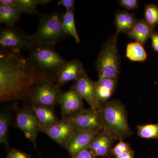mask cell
I'll return each mask as SVG.
<instances>
[{
  "mask_svg": "<svg viewBox=\"0 0 158 158\" xmlns=\"http://www.w3.org/2000/svg\"><path fill=\"white\" fill-rule=\"evenodd\" d=\"M83 99L73 88L62 92L59 100L63 118L84 109Z\"/></svg>",
  "mask_w": 158,
  "mask_h": 158,
  "instance_id": "13",
  "label": "cell"
},
{
  "mask_svg": "<svg viewBox=\"0 0 158 158\" xmlns=\"http://www.w3.org/2000/svg\"><path fill=\"white\" fill-rule=\"evenodd\" d=\"M100 131L76 130L65 148L71 156L84 150L89 149L91 141Z\"/></svg>",
  "mask_w": 158,
  "mask_h": 158,
  "instance_id": "12",
  "label": "cell"
},
{
  "mask_svg": "<svg viewBox=\"0 0 158 158\" xmlns=\"http://www.w3.org/2000/svg\"><path fill=\"white\" fill-rule=\"evenodd\" d=\"M76 130L74 126L70 121L62 119L51 126L41 128L40 131L57 144L65 148Z\"/></svg>",
  "mask_w": 158,
  "mask_h": 158,
  "instance_id": "11",
  "label": "cell"
},
{
  "mask_svg": "<svg viewBox=\"0 0 158 158\" xmlns=\"http://www.w3.org/2000/svg\"><path fill=\"white\" fill-rule=\"evenodd\" d=\"M131 150V146L128 143L121 140L111 149V152L113 155L116 156L123 153Z\"/></svg>",
  "mask_w": 158,
  "mask_h": 158,
  "instance_id": "27",
  "label": "cell"
},
{
  "mask_svg": "<svg viewBox=\"0 0 158 158\" xmlns=\"http://www.w3.org/2000/svg\"><path fill=\"white\" fill-rule=\"evenodd\" d=\"M59 87L52 79H42L35 85L28 100L32 105L53 107L59 103L62 93Z\"/></svg>",
  "mask_w": 158,
  "mask_h": 158,
  "instance_id": "6",
  "label": "cell"
},
{
  "mask_svg": "<svg viewBox=\"0 0 158 158\" xmlns=\"http://www.w3.org/2000/svg\"><path fill=\"white\" fill-rule=\"evenodd\" d=\"M144 20L153 28L158 25V5L154 4L145 5L144 7Z\"/></svg>",
  "mask_w": 158,
  "mask_h": 158,
  "instance_id": "26",
  "label": "cell"
},
{
  "mask_svg": "<svg viewBox=\"0 0 158 158\" xmlns=\"http://www.w3.org/2000/svg\"><path fill=\"white\" fill-rule=\"evenodd\" d=\"M29 51V58L37 69L56 83L57 75L67 61L52 47L34 45Z\"/></svg>",
  "mask_w": 158,
  "mask_h": 158,
  "instance_id": "4",
  "label": "cell"
},
{
  "mask_svg": "<svg viewBox=\"0 0 158 158\" xmlns=\"http://www.w3.org/2000/svg\"><path fill=\"white\" fill-rule=\"evenodd\" d=\"M17 4V0H1L0 6H14Z\"/></svg>",
  "mask_w": 158,
  "mask_h": 158,
  "instance_id": "33",
  "label": "cell"
},
{
  "mask_svg": "<svg viewBox=\"0 0 158 158\" xmlns=\"http://www.w3.org/2000/svg\"><path fill=\"white\" fill-rule=\"evenodd\" d=\"M4 50L0 55V101L28 100L39 81L52 78L40 72L20 52Z\"/></svg>",
  "mask_w": 158,
  "mask_h": 158,
  "instance_id": "1",
  "label": "cell"
},
{
  "mask_svg": "<svg viewBox=\"0 0 158 158\" xmlns=\"http://www.w3.org/2000/svg\"><path fill=\"white\" fill-rule=\"evenodd\" d=\"M73 0H60L57 3V6H62L66 9V11H71L74 9Z\"/></svg>",
  "mask_w": 158,
  "mask_h": 158,
  "instance_id": "30",
  "label": "cell"
},
{
  "mask_svg": "<svg viewBox=\"0 0 158 158\" xmlns=\"http://www.w3.org/2000/svg\"><path fill=\"white\" fill-rule=\"evenodd\" d=\"M63 119L70 121L76 130L99 131L102 129L100 111H94L90 108L80 110Z\"/></svg>",
  "mask_w": 158,
  "mask_h": 158,
  "instance_id": "8",
  "label": "cell"
},
{
  "mask_svg": "<svg viewBox=\"0 0 158 158\" xmlns=\"http://www.w3.org/2000/svg\"><path fill=\"white\" fill-rule=\"evenodd\" d=\"M102 130L114 141H121L132 133L123 105L117 99L110 100L102 106Z\"/></svg>",
  "mask_w": 158,
  "mask_h": 158,
  "instance_id": "2",
  "label": "cell"
},
{
  "mask_svg": "<svg viewBox=\"0 0 158 158\" xmlns=\"http://www.w3.org/2000/svg\"><path fill=\"white\" fill-rule=\"evenodd\" d=\"M6 158H31V156L26 152L16 149H11Z\"/></svg>",
  "mask_w": 158,
  "mask_h": 158,
  "instance_id": "29",
  "label": "cell"
},
{
  "mask_svg": "<svg viewBox=\"0 0 158 158\" xmlns=\"http://www.w3.org/2000/svg\"><path fill=\"white\" fill-rule=\"evenodd\" d=\"M122 7L128 10H134L139 7V2L138 0H120L118 2Z\"/></svg>",
  "mask_w": 158,
  "mask_h": 158,
  "instance_id": "28",
  "label": "cell"
},
{
  "mask_svg": "<svg viewBox=\"0 0 158 158\" xmlns=\"http://www.w3.org/2000/svg\"><path fill=\"white\" fill-rule=\"evenodd\" d=\"M22 13L20 8L17 5L0 6V23L4 24L6 27H15Z\"/></svg>",
  "mask_w": 158,
  "mask_h": 158,
  "instance_id": "20",
  "label": "cell"
},
{
  "mask_svg": "<svg viewBox=\"0 0 158 158\" xmlns=\"http://www.w3.org/2000/svg\"><path fill=\"white\" fill-rule=\"evenodd\" d=\"M62 15L59 11L42 15L37 31L29 36L32 46L54 47L57 43L68 37L63 30Z\"/></svg>",
  "mask_w": 158,
  "mask_h": 158,
  "instance_id": "3",
  "label": "cell"
},
{
  "mask_svg": "<svg viewBox=\"0 0 158 158\" xmlns=\"http://www.w3.org/2000/svg\"><path fill=\"white\" fill-rule=\"evenodd\" d=\"M11 123V117L6 113H1L0 115V143L5 145L8 143V133Z\"/></svg>",
  "mask_w": 158,
  "mask_h": 158,
  "instance_id": "25",
  "label": "cell"
},
{
  "mask_svg": "<svg viewBox=\"0 0 158 158\" xmlns=\"http://www.w3.org/2000/svg\"><path fill=\"white\" fill-rule=\"evenodd\" d=\"M126 56L132 62H144L147 59V54L143 45L135 41L127 45Z\"/></svg>",
  "mask_w": 158,
  "mask_h": 158,
  "instance_id": "21",
  "label": "cell"
},
{
  "mask_svg": "<svg viewBox=\"0 0 158 158\" xmlns=\"http://www.w3.org/2000/svg\"><path fill=\"white\" fill-rule=\"evenodd\" d=\"M154 28L151 27L144 19L137 20L135 25L127 33L129 37L144 45L154 32Z\"/></svg>",
  "mask_w": 158,
  "mask_h": 158,
  "instance_id": "16",
  "label": "cell"
},
{
  "mask_svg": "<svg viewBox=\"0 0 158 158\" xmlns=\"http://www.w3.org/2000/svg\"><path fill=\"white\" fill-rule=\"evenodd\" d=\"M31 110L39 122L40 129L51 126L60 120L56 116L53 107L34 105Z\"/></svg>",
  "mask_w": 158,
  "mask_h": 158,
  "instance_id": "18",
  "label": "cell"
},
{
  "mask_svg": "<svg viewBox=\"0 0 158 158\" xmlns=\"http://www.w3.org/2000/svg\"><path fill=\"white\" fill-rule=\"evenodd\" d=\"M117 80L99 78L95 82L97 96L102 105L110 101L116 90Z\"/></svg>",
  "mask_w": 158,
  "mask_h": 158,
  "instance_id": "17",
  "label": "cell"
},
{
  "mask_svg": "<svg viewBox=\"0 0 158 158\" xmlns=\"http://www.w3.org/2000/svg\"><path fill=\"white\" fill-rule=\"evenodd\" d=\"M72 88L87 102L90 109L94 111H101L102 105L99 102L97 96L95 82L89 77L85 70L74 81Z\"/></svg>",
  "mask_w": 158,
  "mask_h": 158,
  "instance_id": "9",
  "label": "cell"
},
{
  "mask_svg": "<svg viewBox=\"0 0 158 158\" xmlns=\"http://www.w3.org/2000/svg\"><path fill=\"white\" fill-rule=\"evenodd\" d=\"M116 158H134L132 150L123 153L119 155L116 156Z\"/></svg>",
  "mask_w": 158,
  "mask_h": 158,
  "instance_id": "34",
  "label": "cell"
},
{
  "mask_svg": "<svg viewBox=\"0 0 158 158\" xmlns=\"http://www.w3.org/2000/svg\"><path fill=\"white\" fill-rule=\"evenodd\" d=\"M135 15L126 11H117L115 17L116 34L121 32L127 34L131 29L137 22Z\"/></svg>",
  "mask_w": 158,
  "mask_h": 158,
  "instance_id": "19",
  "label": "cell"
},
{
  "mask_svg": "<svg viewBox=\"0 0 158 158\" xmlns=\"http://www.w3.org/2000/svg\"><path fill=\"white\" fill-rule=\"evenodd\" d=\"M114 140L102 130L100 131L91 141L89 150L95 157L104 156L111 150Z\"/></svg>",
  "mask_w": 158,
  "mask_h": 158,
  "instance_id": "15",
  "label": "cell"
},
{
  "mask_svg": "<svg viewBox=\"0 0 158 158\" xmlns=\"http://www.w3.org/2000/svg\"><path fill=\"white\" fill-rule=\"evenodd\" d=\"M137 134L139 137L146 139H158V123L139 125Z\"/></svg>",
  "mask_w": 158,
  "mask_h": 158,
  "instance_id": "24",
  "label": "cell"
},
{
  "mask_svg": "<svg viewBox=\"0 0 158 158\" xmlns=\"http://www.w3.org/2000/svg\"><path fill=\"white\" fill-rule=\"evenodd\" d=\"M62 26L63 30L68 36L73 37L76 42L78 43L81 41L77 31L74 19L73 10L66 11L62 15Z\"/></svg>",
  "mask_w": 158,
  "mask_h": 158,
  "instance_id": "22",
  "label": "cell"
},
{
  "mask_svg": "<svg viewBox=\"0 0 158 158\" xmlns=\"http://www.w3.org/2000/svg\"><path fill=\"white\" fill-rule=\"evenodd\" d=\"M84 70L82 62L78 59L67 62L57 75L56 84L60 87L71 81H75Z\"/></svg>",
  "mask_w": 158,
  "mask_h": 158,
  "instance_id": "14",
  "label": "cell"
},
{
  "mask_svg": "<svg viewBox=\"0 0 158 158\" xmlns=\"http://www.w3.org/2000/svg\"><path fill=\"white\" fill-rule=\"evenodd\" d=\"M0 45L5 50H29L32 47L29 35L15 27H6L0 31Z\"/></svg>",
  "mask_w": 158,
  "mask_h": 158,
  "instance_id": "7",
  "label": "cell"
},
{
  "mask_svg": "<svg viewBox=\"0 0 158 158\" xmlns=\"http://www.w3.org/2000/svg\"><path fill=\"white\" fill-rule=\"evenodd\" d=\"M118 35L113 34L105 43L96 62L99 78L118 79L120 60L117 49Z\"/></svg>",
  "mask_w": 158,
  "mask_h": 158,
  "instance_id": "5",
  "label": "cell"
},
{
  "mask_svg": "<svg viewBox=\"0 0 158 158\" xmlns=\"http://www.w3.org/2000/svg\"><path fill=\"white\" fill-rule=\"evenodd\" d=\"M51 2L50 0H17L16 5L20 8L23 13L32 14L37 13L38 5H45Z\"/></svg>",
  "mask_w": 158,
  "mask_h": 158,
  "instance_id": "23",
  "label": "cell"
},
{
  "mask_svg": "<svg viewBox=\"0 0 158 158\" xmlns=\"http://www.w3.org/2000/svg\"><path fill=\"white\" fill-rule=\"evenodd\" d=\"M15 125L36 148L37 134L40 131V126L32 110L31 111L23 110L19 111L16 115Z\"/></svg>",
  "mask_w": 158,
  "mask_h": 158,
  "instance_id": "10",
  "label": "cell"
},
{
  "mask_svg": "<svg viewBox=\"0 0 158 158\" xmlns=\"http://www.w3.org/2000/svg\"><path fill=\"white\" fill-rule=\"evenodd\" d=\"M73 158H95L93 154L89 149H85L72 156Z\"/></svg>",
  "mask_w": 158,
  "mask_h": 158,
  "instance_id": "31",
  "label": "cell"
},
{
  "mask_svg": "<svg viewBox=\"0 0 158 158\" xmlns=\"http://www.w3.org/2000/svg\"><path fill=\"white\" fill-rule=\"evenodd\" d=\"M152 45L154 50L158 53V33L154 32L151 37Z\"/></svg>",
  "mask_w": 158,
  "mask_h": 158,
  "instance_id": "32",
  "label": "cell"
}]
</instances>
